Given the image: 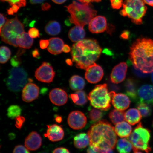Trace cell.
<instances>
[{
	"label": "cell",
	"mask_w": 153,
	"mask_h": 153,
	"mask_svg": "<svg viewBox=\"0 0 153 153\" xmlns=\"http://www.w3.org/2000/svg\"><path fill=\"white\" fill-rule=\"evenodd\" d=\"M88 135L90 146L98 153H110L117 143L115 128L106 120L94 124L88 131Z\"/></svg>",
	"instance_id": "6da1fadb"
},
{
	"label": "cell",
	"mask_w": 153,
	"mask_h": 153,
	"mask_svg": "<svg viewBox=\"0 0 153 153\" xmlns=\"http://www.w3.org/2000/svg\"><path fill=\"white\" fill-rule=\"evenodd\" d=\"M134 68L145 74L153 72V40L138 38L131 45L129 53Z\"/></svg>",
	"instance_id": "7a4b0ae2"
},
{
	"label": "cell",
	"mask_w": 153,
	"mask_h": 153,
	"mask_svg": "<svg viewBox=\"0 0 153 153\" xmlns=\"http://www.w3.org/2000/svg\"><path fill=\"white\" fill-rule=\"evenodd\" d=\"M101 52L102 49L96 40L83 39L73 45L72 62L77 68L86 70L99 59Z\"/></svg>",
	"instance_id": "3957f363"
},
{
	"label": "cell",
	"mask_w": 153,
	"mask_h": 153,
	"mask_svg": "<svg viewBox=\"0 0 153 153\" xmlns=\"http://www.w3.org/2000/svg\"><path fill=\"white\" fill-rule=\"evenodd\" d=\"M66 7L70 15L71 23L83 27L97 15V11L91 4L79 3L74 1Z\"/></svg>",
	"instance_id": "277c9868"
},
{
	"label": "cell",
	"mask_w": 153,
	"mask_h": 153,
	"mask_svg": "<svg viewBox=\"0 0 153 153\" xmlns=\"http://www.w3.org/2000/svg\"><path fill=\"white\" fill-rule=\"evenodd\" d=\"M145 4L143 0H125L120 14L124 17L127 16L134 23L141 25L148 9Z\"/></svg>",
	"instance_id": "5b68a950"
},
{
	"label": "cell",
	"mask_w": 153,
	"mask_h": 153,
	"mask_svg": "<svg viewBox=\"0 0 153 153\" xmlns=\"http://www.w3.org/2000/svg\"><path fill=\"white\" fill-rule=\"evenodd\" d=\"M87 97L94 108L105 111L111 108L112 97L106 84L96 86Z\"/></svg>",
	"instance_id": "8992f818"
},
{
	"label": "cell",
	"mask_w": 153,
	"mask_h": 153,
	"mask_svg": "<svg viewBox=\"0 0 153 153\" xmlns=\"http://www.w3.org/2000/svg\"><path fill=\"white\" fill-rule=\"evenodd\" d=\"M150 138V130L143 127L140 122L134 129L128 139L133 145L134 152L141 150L149 153L151 151L149 145Z\"/></svg>",
	"instance_id": "52a82bcc"
},
{
	"label": "cell",
	"mask_w": 153,
	"mask_h": 153,
	"mask_svg": "<svg viewBox=\"0 0 153 153\" xmlns=\"http://www.w3.org/2000/svg\"><path fill=\"white\" fill-rule=\"evenodd\" d=\"M24 32V25L17 17L7 20L1 31L2 41L6 43L18 47L16 39L18 36Z\"/></svg>",
	"instance_id": "ba28073f"
},
{
	"label": "cell",
	"mask_w": 153,
	"mask_h": 153,
	"mask_svg": "<svg viewBox=\"0 0 153 153\" xmlns=\"http://www.w3.org/2000/svg\"><path fill=\"white\" fill-rule=\"evenodd\" d=\"M28 81L27 73L24 68L17 67L10 71L6 84L10 91L18 92L24 88Z\"/></svg>",
	"instance_id": "9c48e42d"
},
{
	"label": "cell",
	"mask_w": 153,
	"mask_h": 153,
	"mask_svg": "<svg viewBox=\"0 0 153 153\" xmlns=\"http://www.w3.org/2000/svg\"><path fill=\"white\" fill-rule=\"evenodd\" d=\"M55 72L52 66L49 63L43 62L36 71L35 76L39 81L45 83L52 82Z\"/></svg>",
	"instance_id": "30bf717a"
},
{
	"label": "cell",
	"mask_w": 153,
	"mask_h": 153,
	"mask_svg": "<svg viewBox=\"0 0 153 153\" xmlns=\"http://www.w3.org/2000/svg\"><path fill=\"white\" fill-rule=\"evenodd\" d=\"M68 123L72 129H81L85 127L87 124V118L83 112L79 111H74L69 114Z\"/></svg>",
	"instance_id": "8fae6325"
},
{
	"label": "cell",
	"mask_w": 153,
	"mask_h": 153,
	"mask_svg": "<svg viewBox=\"0 0 153 153\" xmlns=\"http://www.w3.org/2000/svg\"><path fill=\"white\" fill-rule=\"evenodd\" d=\"M86 70L85 78L89 83H97L102 79L104 75L103 69L95 63L88 67Z\"/></svg>",
	"instance_id": "7c38bea8"
},
{
	"label": "cell",
	"mask_w": 153,
	"mask_h": 153,
	"mask_svg": "<svg viewBox=\"0 0 153 153\" xmlns=\"http://www.w3.org/2000/svg\"><path fill=\"white\" fill-rule=\"evenodd\" d=\"M110 93L112 97V104L116 109L124 111L129 108L131 101L127 95L123 94H117L112 91Z\"/></svg>",
	"instance_id": "4fadbf2b"
},
{
	"label": "cell",
	"mask_w": 153,
	"mask_h": 153,
	"mask_svg": "<svg viewBox=\"0 0 153 153\" xmlns=\"http://www.w3.org/2000/svg\"><path fill=\"white\" fill-rule=\"evenodd\" d=\"M39 93V88L37 85L32 83L27 84L22 89V100L26 102H31L38 98Z\"/></svg>",
	"instance_id": "5bb4252c"
},
{
	"label": "cell",
	"mask_w": 153,
	"mask_h": 153,
	"mask_svg": "<svg viewBox=\"0 0 153 153\" xmlns=\"http://www.w3.org/2000/svg\"><path fill=\"white\" fill-rule=\"evenodd\" d=\"M108 26L105 17L97 16L93 18L89 22V29L92 33H100L106 30Z\"/></svg>",
	"instance_id": "9a60e30c"
},
{
	"label": "cell",
	"mask_w": 153,
	"mask_h": 153,
	"mask_svg": "<svg viewBox=\"0 0 153 153\" xmlns=\"http://www.w3.org/2000/svg\"><path fill=\"white\" fill-rule=\"evenodd\" d=\"M127 68V65L125 62L120 63L115 66L110 75L112 83L117 84L123 82L125 79Z\"/></svg>",
	"instance_id": "2e32d148"
},
{
	"label": "cell",
	"mask_w": 153,
	"mask_h": 153,
	"mask_svg": "<svg viewBox=\"0 0 153 153\" xmlns=\"http://www.w3.org/2000/svg\"><path fill=\"white\" fill-rule=\"evenodd\" d=\"M49 97L51 102L56 106H62L66 104L68 100V95L62 89L55 88L50 92Z\"/></svg>",
	"instance_id": "e0dca14e"
},
{
	"label": "cell",
	"mask_w": 153,
	"mask_h": 153,
	"mask_svg": "<svg viewBox=\"0 0 153 153\" xmlns=\"http://www.w3.org/2000/svg\"><path fill=\"white\" fill-rule=\"evenodd\" d=\"M24 144L28 150H37L42 144V138L41 135L37 132H32L25 139Z\"/></svg>",
	"instance_id": "ac0fdd59"
},
{
	"label": "cell",
	"mask_w": 153,
	"mask_h": 153,
	"mask_svg": "<svg viewBox=\"0 0 153 153\" xmlns=\"http://www.w3.org/2000/svg\"><path fill=\"white\" fill-rule=\"evenodd\" d=\"M139 102L153 105V86L149 85H143L137 91Z\"/></svg>",
	"instance_id": "d6986e66"
},
{
	"label": "cell",
	"mask_w": 153,
	"mask_h": 153,
	"mask_svg": "<svg viewBox=\"0 0 153 153\" xmlns=\"http://www.w3.org/2000/svg\"><path fill=\"white\" fill-rule=\"evenodd\" d=\"M45 137L52 142L62 140L64 136V130L60 126L56 124L48 126Z\"/></svg>",
	"instance_id": "ffe728a7"
},
{
	"label": "cell",
	"mask_w": 153,
	"mask_h": 153,
	"mask_svg": "<svg viewBox=\"0 0 153 153\" xmlns=\"http://www.w3.org/2000/svg\"><path fill=\"white\" fill-rule=\"evenodd\" d=\"M49 41L47 50L50 53L54 55L62 53L64 45V42L62 39L58 37H53L49 39Z\"/></svg>",
	"instance_id": "44dd1931"
},
{
	"label": "cell",
	"mask_w": 153,
	"mask_h": 153,
	"mask_svg": "<svg viewBox=\"0 0 153 153\" xmlns=\"http://www.w3.org/2000/svg\"><path fill=\"white\" fill-rule=\"evenodd\" d=\"M124 87L126 94L132 100L135 101L138 99L137 85L136 82L131 78H128L124 83Z\"/></svg>",
	"instance_id": "7402d4cb"
},
{
	"label": "cell",
	"mask_w": 153,
	"mask_h": 153,
	"mask_svg": "<svg viewBox=\"0 0 153 153\" xmlns=\"http://www.w3.org/2000/svg\"><path fill=\"white\" fill-rule=\"evenodd\" d=\"M85 32L83 27L76 26L71 29L68 32L69 38L74 43L83 40L85 37Z\"/></svg>",
	"instance_id": "603a6c76"
},
{
	"label": "cell",
	"mask_w": 153,
	"mask_h": 153,
	"mask_svg": "<svg viewBox=\"0 0 153 153\" xmlns=\"http://www.w3.org/2000/svg\"><path fill=\"white\" fill-rule=\"evenodd\" d=\"M131 126L127 122H122L117 124L115 131L117 134L121 138L128 137L132 133Z\"/></svg>",
	"instance_id": "cb8c5ba5"
},
{
	"label": "cell",
	"mask_w": 153,
	"mask_h": 153,
	"mask_svg": "<svg viewBox=\"0 0 153 153\" xmlns=\"http://www.w3.org/2000/svg\"><path fill=\"white\" fill-rule=\"evenodd\" d=\"M142 115L140 112L136 108L130 109L125 113L126 121L131 125H135L140 122Z\"/></svg>",
	"instance_id": "d4e9b609"
},
{
	"label": "cell",
	"mask_w": 153,
	"mask_h": 153,
	"mask_svg": "<svg viewBox=\"0 0 153 153\" xmlns=\"http://www.w3.org/2000/svg\"><path fill=\"white\" fill-rule=\"evenodd\" d=\"M16 42L18 47L22 48L29 49L33 45L34 40L28 33L24 32L17 37Z\"/></svg>",
	"instance_id": "484cf974"
},
{
	"label": "cell",
	"mask_w": 153,
	"mask_h": 153,
	"mask_svg": "<svg viewBox=\"0 0 153 153\" xmlns=\"http://www.w3.org/2000/svg\"><path fill=\"white\" fill-rule=\"evenodd\" d=\"M89 143L88 135L85 133L78 134L74 139V146L77 149L85 148L89 145Z\"/></svg>",
	"instance_id": "4316f807"
},
{
	"label": "cell",
	"mask_w": 153,
	"mask_h": 153,
	"mask_svg": "<svg viewBox=\"0 0 153 153\" xmlns=\"http://www.w3.org/2000/svg\"><path fill=\"white\" fill-rule=\"evenodd\" d=\"M69 84L70 88L73 91H76L82 90L85 85V82L83 78L76 75L71 78Z\"/></svg>",
	"instance_id": "83f0119b"
},
{
	"label": "cell",
	"mask_w": 153,
	"mask_h": 153,
	"mask_svg": "<svg viewBox=\"0 0 153 153\" xmlns=\"http://www.w3.org/2000/svg\"><path fill=\"white\" fill-rule=\"evenodd\" d=\"M132 149L133 145L128 139H120L117 141L116 149L118 153H130Z\"/></svg>",
	"instance_id": "f1b7e54d"
},
{
	"label": "cell",
	"mask_w": 153,
	"mask_h": 153,
	"mask_svg": "<svg viewBox=\"0 0 153 153\" xmlns=\"http://www.w3.org/2000/svg\"><path fill=\"white\" fill-rule=\"evenodd\" d=\"M69 97L73 102L78 106H83L88 101V97L85 92L82 90L71 94Z\"/></svg>",
	"instance_id": "f546056e"
},
{
	"label": "cell",
	"mask_w": 153,
	"mask_h": 153,
	"mask_svg": "<svg viewBox=\"0 0 153 153\" xmlns=\"http://www.w3.org/2000/svg\"><path fill=\"white\" fill-rule=\"evenodd\" d=\"M2 1H6L9 4L11 7L7 10L9 15H13L16 13L21 7L25 6L26 0H1Z\"/></svg>",
	"instance_id": "4dcf8cb0"
},
{
	"label": "cell",
	"mask_w": 153,
	"mask_h": 153,
	"mask_svg": "<svg viewBox=\"0 0 153 153\" xmlns=\"http://www.w3.org/2000/svg\"><path fill=\"white\" fill-rule=\"evenodd\" d=\"M45 30L46 33L51 36H56L60 33V24L57 21H51L45 26Z\"/></svg>",
	"instance_id": "1f68e13d"
},
{
	"label": "cell",
	"mask_w": 153,
	"mask_h": 153,
	"mask_svg": "<svg viewBox=\"0 0 153 153\" xmlns=\"http://www.w3.org/2000/svg\"><path fill=\"white\" fill-rule=\"evenodd\" d=\"M109 117L112 123L116 125L125 120V112L124 111L114 109L110 112Z\"/></svg>",
	"instance_id": "d6a6232c"
},
{
	"label": "cell",
	"mask_w": 153,
	"mask_h": 153,
	"mask_svg": "<svg viewBox=\"0 0 153 153\" xmlns=\"http://www.w3.org/2000/svg\"><path fill=\"white\" fill-rule=\"evenodd\" d=\"M98 109L89 108L88 117L92 123L100 121L104 116V113Z\"/></svg>",
	"instance_id": "836d02e7"
},
{
	"label": "cell",
	"mask_w": 153,
	"mask_h": 153,
	"mask_svg": "<svg viewBox=\"0 0 153 153\" xmlns=\"http://www.w3.org/2000/svg\"><path fill=\"white\" fill-rule=\"evenodd\" d=\"M137 108L143 117H148L152 114V110L148 104L139 102L137 104Z\"/></svg>",
	"instance_id": "e575fe53"
},
{
	"label": "cell",
	"mask_w": 153,
	"mask_h": 153,
	"mask_svg": "<svg viewBox=\"0 0 153 153\" xmlns=\"http://www.w3.org/2000/svg\"><path fill=\"white\" fill-rule=\"evenodd\" d=\"M22 111V109L18 105H11L7 109V116L11 119H15L20 115Z\"/></svg>",
	"instance_id": "d590c367"
},
{
	"label": "cell",
	"mask_w": 153,
	"mask_h": 153,
	"mask_svg": "<svg viewBox=\"0 0 153 153\" xmlns=\"http://www.w3.org/2000/svg\"><path fill=\"white\" fill-rule=\"evenodd\" d=\"M11 51L8 47L1 46L0 49V62L1 64H5L10 59Z\"/></svg>",
	"instance_id": "8d00e7d4"
},
{
	"label": "cell",
	"mask_w": 153,
	"mask_h": 153,
	"mask_svg": "<svg viewBox=\"0 0 153 153\" xmlns=\"http://www.w3.org/2000/svg\"><path fill=\"white\" fill-rule=\"evenodd\" d=\"M111 6L114 9H119L123 6V0H110Z\"/></svg>",
	"instance_id": "74e56055"
},
{
	"label": "cell",
	"mask_w": 153,
	"mask_h": 153,
	"mask_svg": "<svg viewBox=\"0 0 153 153\" xmlns=\"http://www.w3.org/2000/svg\"><path fill=\"white\" fill-rule=\"evenodd\" d=\"M15 119V126L17 128L20 129L22 128L25 121V119L24 117L19 116L17 117Z\"/></svg>",
	"instance_id": "f35d334b"
},
{
	"label": "cell",
	"mask_w": 153,
	"mask_h": 153,
	"mask_svg": "<svg viewBox=\"0 0 153 153\" xmlns=\"http://www.w3.org/2000/svg\"><path fill=\"white\" fill-rule=\"evenodd\" d=\"M13 153H30L28 149L22 145H18L15 147Z\"/></svg>",
	"instance_id": "ab89813d"
},
{
	"label": "cell",
	"mask_w": 153,
	"mask_h": 153,
	"mask_svg": "<svg viewBox=\"0 0 153 153\" xmlns=\"http://www.w3.org/2000/svg\"><path fill=\"white\" fill-rule=\"evenodd\" d=\"M19 56L16 55V56L13 57L11 59V65L15 67V68L19 67L22 63V61H21V59Z\"/></svg>",
	"instance_id": "60d3db41"
},
{
	"label": "cell",
	"mask_w": 153,
	"mask_h": 153,
	"mask_svg": "<svg viewBox=\"0 0 153 153\" xmlns=\"http://www.w3.org/2000/svg\"><path fill=\"white\" fill-rule=\"evenodd\" d=\"M28 34L30 37L33 38H39L40 33L39 30L36 28H30L28 31Z\"/></svg>",
	"instance_id": "b9f144b4"
},
{
	"label": "cell",
	"mask_w": 153,
	"mask_h": 153,
	"mask_svg": "<svg viewBox=\"0 0 153 153\" xmlns=\"http://www.w3.org/2000/svg\"><path fill=\"white\" fill-rule=\"evenodd\" d=\"M49 45V40L42 39L39 41L40 47L42 49H45L47 48Z\"/></svg>",
	"instance_id": "7bdbcfd3"
},
{
	"label": "cell",
	"mask_w": 153,
	"mask_h": 153,
	"mask_svg": "<svg viewBox=\"0 0 153 153\" xmlns=\"http://www.w3.org/2000/svg\"><path fill=\"white\" fill-rule=\"evenodd\" d=\"M133 71L135 75L139 76V77H145V76H148V74H147L143 73L140 70L134 68V67L133 68Z\"/></svg>",
	"instance_id": "ee69618b"
},
{
	"label": "cell",
	"mask_w": 153,
	"mask_h": 153,
	"mask_svg": "<svg viewBox=\"0 0 153 153\" xmlns=\"http://www.w3.org/2000/svg\"><path fill=\"white\" fill-rule=\"evenodd\" d=\"M53 153H70L69 151L66 148L60 147L55 149Z\"/></svg>",
	"instance_id": "f6af8a7d"
},
{
	"label": "cell",
	"mask_w": 153,
	"mask_h": 153,
	"mask_svg": "<svg viewBox=\"0 0 153 153\" xmlns=\"http://www.w3.org/2000/svg\"><path fill=\"white\" fill-rule=\"evenodd\" d=\"M1 16H0V18H1V27H0V31H1L2 28H3L6 22V18L4 16V15L2 14H1Z\"/></svg>",
	"instance_id": "bcb514c9"
},
{
	"label": "cell",
	"mask_w": 153,
	"mask_h": 153,
	"mask_svg": "<svg viewBox=\"0 0 153 153\" xmlns=\"http://www.w3.org/2000/svg\"><path fill=\"white\" fill-rule=\"evenodd\" d=\"M130 33L128 30H125L122 32L120 36V38L123 39H128L129 37Z\"/></svg>",
	"instance_id": "7dc6e473"
},
{
	"label": "cell",
	"mask_w": 153,
	"mask_h": 153,
	"mask_svg": "<svg viewBox=\"0 0 153 153\" xmlns=\"http://www.w3.org/2000/svg\"><path fill=\"white\" fill-rule=\"evenodd\" d=\"M82 3L90 4L93 2H100L101 0H78Z\"/></svg>",
	"instance_id": "c3c4849f"
},
{
	"label": "cell",
	"mask_w": 153,
	"mask_h": 153,
	"mask_svg": "<svg viewBox=\"0 0 153 153\" xmlns=\"http://www.w3.org/2000/svg\"><path fill=\"white\" fill-rule=\"evenodd\" d=\"M114 26L112 25H109L108 26L106 31L108 33L111 34L114 32Z\"/></svg>",
	"instance_id": "681fc988"
},
{
	"label": "cell",
	"mask_w": 153,
	"mask_h": 153,
	"mask_svg": "<svg viewBox=\"0 0 153 153\" xmlns=\"http://www.w3.org/2000/svg\"><path fill=\"white\" fill-rule=\"evenodd\" d=\"M71 50V48L68 45H64L63 46L62 51L65 53H68L70 52Z\"/></svg>",
	"instance_id": "f907efd6"
},
{
	"label": "cell",
	"mask_w": 153,
	"mask_h": 153,
	"mask_svg": "<svg viewBox=\"0 0 153 153\" xmlns=\"http://www.w3.org/2000/svg\"><path fill=\"white\" fill-rule=\"evenodd\" d=\"M110 88L112 91H118L120 90V87L119 86L115 85L114 84H110Z\"/></svg>",
	"instance_id": "816d5d0a"
},
{
	"label": "cell",
	"mask_w": 153,
	"mask_h": 153,
	"mask_svg": "<svg viewBox=\"0 0 153 153\" xmlns=\"http://www.w3.org/2000/svg\"><path fill=\"white\" fill-rule=\"evenodd\" d=\"M32 54L35 58H39L40 57V53L38 49H36L32 51Z\"/></svg>",
	"instance_id": "f5cc1de1"
},
{
	"label": "cell",
	"mask_w": 153,
	"mask_h": 153,
	"mask_svg": "<svg viewBox=\"0 0 153 153\" xmlns=\"http://www.w3.org/2000/svg\"><path fill=\"white\" fill-rule=\"evenodd\" d=\"M51 7V5L49 4L45 3L42 6V8L44 11L47 10Z\"/></svg>",
	"instance_id": "db71d44e"
},
{
	"label": "cell",
	"mask_w": 153,
	"mask_h": 153,
	"mask_svg": "<svg viewBox=\"0 0 153 153\" xmlns=\"http://www.w3.org/2000/svg\"><path fill=\"white\" fill-rule=\"evenodd\" d=\"M45 1V0H30V1L32 4H36L42 3Z\"/></svg>",
	"instance_id": "11a10c76"
},
{
	"label": "cell",
	"mask_w": 153,
	"mask_h": 153,
	"mask_svg": "<svg viewBox=\"0 0 153 153\" xmlns=\"http://www.w3.org/2000/svg\"><path fill=\"white\" fill-rule=\"evenodd\" d=\"M87 153H98L92 147L90 146L87 150Z\"/></svg>",
	"instance_id": "9f6ffc18"
},
{
	"label": "cell",
	"mask_w": 153,
	"mask_h": 153,
	"mask_svg": "<svg viewBox=\"0 0 153 153\" xmlns=\"http://www.w3.org/2000/svg\"><path fill=\"white\" fill-rule=\"evenodd\" d=\"M145 4L151 7H153V0H143Z\"/></svg>",
	"instance_id": "6f0895ef"
},
{
	"label": "cell",
	"mask_w": 153,
	"mask_h": 153,
	"mask_svg": "<svg viewBox=\"0 0 153 153\" xmlns=\"http://www.w3.org/2000/svg\"><path fill=\"white\" fill-rule=\"evenodd\" d=\"M53 2L57 4H61L64 3L67 0H52Z\"/></svg>",
	"instance_id": "680465c9"
},
{
	"label": "cell",
	"mask_w": 153,
	"mask_h": 153,
	"mask_svg": "<svg viewBox=\"0 0 153 153\" xmlns=\"http://www.w3.org/2000/svg\"><path fill=\"white\" fill-rule=\"evenodd\" d=\"M55 120L58 123H61L62 121V118L60 116H57L55 118Z\"/></svg>",
	"instance_id": "91938a15"
},
{
	"label": "cell",
	"mask_w": 153,
	"mask_h": 153,
	"mask_svg": "<svg viewBox=\"0 0 153 153\" xmlns=\"http://www.w3.org/2000/svg\"><path fill=\"white\" fill-rule=\"evenodd\" d=\"M66 64L70 66H72L73 65V62L70 59H67L66 60Z\"/></svg>",
	"instance_id": "94428289"
},
{
	"label": "cell",
	"mask_w": 153,
	"mask_h": 153,
	"mask_svg": "<svg viewBox=\"0 0 153 153\" xmlns=\"http://www.w3.org/2000/svg\"><path fill=\"white\" fill-rule=\"evenodd\" d=\"M104 53L108 55H111V54H112L111 52L110 51H109L108 49H105L104 51Z\"/></svg>",
	"instance_id": "6125c7cd"
},
{
	"label": "cell",
	"mask_w": 153,
	"mask_h": 153,
	"mask_svg": "<svg viewBox=\"0 0 153 153\" xmlns=\"http://www.w3.org/2000/svg\"><path fill=\"white\" fill-rule=\"evenodd\" d=\"M134 152V153H143L142 152H140V151H139V150L135 151Z\"/></svg>",
	"instance_id": "be15d7a7"
},
{
	"label": "cell",
	"mask_w": 153,
	"mask_h": 153,
	"mask_svg": "<svg viewBox=\"0 0 153 153\" xmlns=\"http://www.w3.org/2000/svg\"><path fill=\"white\" fill-rule=\"evenodd\" d=\"M152 79L153 83V72H152Z\"/></svg>",
	"instance_id": "e7e4bbea"
},
{
	"label": "cell",
	"mask_w": 153,
	"mask_h": 153,
	"mask_svg": "<svg viewBox=\"0 0 153 153\" xmlns=\"http://www.w3.org/2000/svg\"><path fill=\"white\" fill-rule=\"evenodd\" d=\"M110 153H114L113 151L112 150Z\"/></svg>",
	"instance_id": "03108f58"
},
{
	"label": "cell",
	"mask_w": 153,
	"mask_h": 153,
	"mask_svg": "<svg viewBox=\"0 0 153 153\" xmlns=\"http://www.w3.org/2000/svg\"></svg>",
	"instance_id": "003e7915"
}]
</instances>
